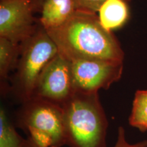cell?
<instances>
[{"label": "cell", "mask_w": 147, "mask_h": 147, "mask_svg": "<svg viewBox=\"0 0 147 147\" xmlns=\"http://www.w3.org/2000/svg\"><path fill=\"white\" fill-rule=\"evenodd\" d=\"M26 145L27 147H46L37 142L33 138L30 136H27V138L26 139Z\"/></svg>", "instance_id": "16"}, {"label": "cell", "mask_w": 147, "mask_h": 147, "mask_svg": "<svg viewBox=\"0 0 147 147\" xmlns=\"http://www.w3.org/2000/svg\"><path fill=\"white\" fill-rule=\"evenodd\" d=\"M129 123L140 131H147V90H138L135 93Z\"/></svg>", "instance_id": "12"}, {"label": "cell", "mask_w": 147, "mask_h": 147, "mask_svg": "<svg viewBox=\"0 0 147 147\" xmlns=\"http://www.w3.org/2000/svg\"><path fill=\"white\" fill-rule=\"evenodd\" d=\"M114 147H147V140L140 141L136 144H129L126 140L124 127L120 126L117 132V142Z\"/></svg>", "instance_id": "14"}, {"label": "cell", "mask_w": 147, "mask_h": 147, "mask_svg": "<svg viewBox=\"0 0 147 147\" xmlns=\"http://www.w3.org/2000/svg\"><path fill=\"white\" fill-rule=\"evenodd\" d=\"M20 54V44L14 43L7 38L0 37V80L1 91L3 94L8 91L6 80L10 72L15 70Z\"/></svg>", "instance_id": "10"}, {"label": "cell", "mask_w": 147, "mask_h": 147, "mask_svg": "<svg viewBox=\"0 0 147 147\" xmlns=\"http://www.w3.org/2000/svg\"><path fill=\"white\" fill-rule=\"evenodd\" d=\"M34 12H40L45 0H30Z\"/></svg>", "instance_id": "15"}, {"label": "cell", "mask_w": 147, "mask_h": 147, "mask_svg": "<svg viewBox=\"0 0 147 147\" xmlns=\"http://www.w3.org/2000/svg\"><path fill=\"white\" fill-rule=\"evenodd\" d=\"M69 61L94 59L123 62L124 52L112 32L101 25L98 15L77 11L61 26L46 30Z\"/></svg>", "instance_id": "1"}, {"label": "cell", "mask_w": 147, "mask_h": 147, "mask_svg": "<svg viewBox=\"0 0 147 147\" xmlns=\"http://www.w3.org/2000/svg\"><path fill=\"white\" fill-rule=\"evenodd\" d=\"M16 124L28 136L46 147L66 145L63 109L54 103L32 97L20 104Z\"/></svg>", "instance_id": "4"}, {"label": "cell", "mask_w": 147, "mask_h": 147, "mask_svg": "<svg viewBox=\"0 0 147 147\" xmlns=\"http://www.w3.org/2000/svg\"><path fill=\"white\" fill-rule=\"evenodd\" d=\"M106 1L107 0H74L77 10L92 14L98 13Z\"/></svg>", "instance_id": "13"}, {"label": "cell", "mask_w": 147, "mask_h": 147, "mask_svg": "<svg viewBox=\"0 0 147 147\" xmlns=\"http://www.w3.org/2000/svg\"><path fill=\"white\" fill-rule=\"evenodd\" d=\"M30 0H0V37L21 44L36 32L39 19Z\"/></svg>", "instance_id": "7"}, {"label": "cell", "mask_w": 147, "mask_h": 147, "mask_svg": "<svg viewBox=\"0 0 147 147\" xmlns=\"http://www.w3.org/2000/svg\"><path fill=\"white\" fill-rule=\"evenodd\" d=\"M20 45L21 54L8 91L21 104L33 96L38 77L58 54V49L40 24L36 32Z\"/></svg>", "instance_id": "3"}, {"label": "cell", "mask_w": 147, "mask_h": 147, "mask_svg": "<svg viewBox=\"0 0 147 147\" xmlns=\"http://www.w3.org/2000/svg\"><path fill=\"white\" fill-rule=\"evenodd\" d=\"M75 91L71 62L58 53L40 74L33 96L40 97L62 107Z\"/></svg>", "instance_id": "5"}, {"label": "cell", "mask_w": 147, "mask_h": 147, "mask_svg": "<svg viewBox=\"0 0 147 147\" xmlns=\"http://www.w3.org/2000/svg\"><path fill=\"white\" fill-rule=\"evenodd\" d=\"M74 0H45L40 10V24L46 30L59 27L76 13Z\"/></svg>", "instance_id": "8"}, {"label": "cell", "mask_w": 147, "mask_h": 147, "mask_svg": "<svg viewBox=\"0 0 147 147\" xmlns=\"http://www.w3.org/2000/svg\"><path fill=\"white\" fill-rule=\"evenodd\" d=\"M0 147H27L3 107L0 109Z\"/></svg>", "instance_id": "11"}, {"label": "cell", "mask_w": 147, "mask_h": 147, "mask_svg": "<svg viewBox=\"0 0 147 147\" xmlns=\"http://www.w3.org/2000/svg\"><path fill=\"white\" fill-rule=\"evenodd\" d=\"M127 0H107L98 12L101 25L112 32L123 26L129 17Z\"/></svg>", "instance_id": "9"}, {"label": "cell", "mask_w": 147, "mask_h": 147, "mask_svg": "<svg viewBox=\"0 0 147 147\" xmlns=\"http://www.w3.org/2000/svg\"><path fill=\"white\" fill-rule=\"evenodd\" d=\"M62 109L66 145L106 147L108 123L98 93L75 91Z\"/></svg>", "instance_id": "2"}, {"label": "cell", "mask_w": 147, "mask_h": 147, "mask_svg": "<svg viewBox=\"0 0 147 147\" xmlns=\"http://www.w3.org/2000/svg\"><path fill=\"white\" fill-rule=\"evenodd\" d=\"M75 91L98 93L108 89L120 80L123 71V62L84 59L71 62Z\"/></svg>", "instance_id": "6"}]
</instances>
